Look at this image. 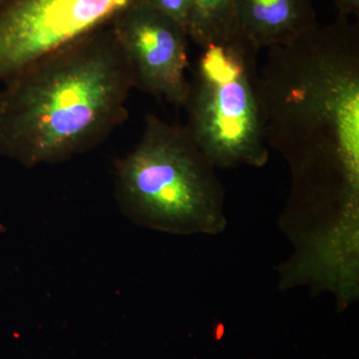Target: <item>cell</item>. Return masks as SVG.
<instances>
[{
    "mask_svg": "<svg viewBox=\"0 0 359 359\" xmlns=\"http://www.w3.org/2000/svg\"><path fill=\"white\" fill-rule=\"evenodd\" d=\"M268 144L292 172L290 209L354 222L359 203V26L316 25L269 49L259 73Z\"/></svg>",
    "mask_w": 359,
    "mask_h": 359,
    "instance_id": "1",
    "label": "cell"
},
{
    "mask_svg": "<svg viewBox=\"0 0 359 359\" xmlns=\"http://www.w3.org/2000/svg\"><path fill=\"white\" fill-rule=\"evenodd\" d=\"M0 91V154L32 168L62 162L126 120L134 87L111 25L39 59Z\"/></svg>",
    "mask_w": 359,
    "mask_h": 359,
    "instance_id": "2",
    "label": "cell"
},
{
    "mask_svg": "<svg viewBox=\"0 0 359 359\" xmlns=\"http://www.w3.org/2000/svg\"><path fill=\"white\" fill-rule=\"evenodd\" d=\"M185 127L149 115L138 145L116 168L115 195L132 222L168 233L218 231L223 189Z\"/></svg>",
    "mask_w": 359,
    "mask_h": 359,
    "instance_id": "3",
    "label": "cell"
},
{
    "mask_svg": "<svg viewBox=\"0 0 359 359\" xmlns=\"http://www.w3.org/2000/svg\"><path fill=\"white\" fill-rule=\"evenodd\" d=\"M257 53L237 30L202 47L189 81L185 129L214 167H262L268 162Z\"/></svg>",
    "mask_w": 359,
    "mask_h": 359,
    "instance_id": "4",
    "label": "cell"
},
{
    "mask_svg": "<svg viewBox=\"0 0 359 359\" xmlns=\"http://www.w3.org/2000/svg\"><path fill=\"white\" fill-rule=\"evenodd\" d=\"M143 0H0V81Z\"/></svg>",
    "mask_w": 359,
    "mask_h": 359,
    "instance_id": "5",
    "label": "cell"
},
{
    "mask_svg": "<svg viewBox=\"0 0 359 359\" xmlns=\"http://www.w3.org/2000/svg\"><path fill=\"white\" fill-rule=\"evenodd\" d=\"M133 78L134 87L185 106L188 33L176 21L147 4H136L111 23Z\"/></svg>",
    "mask_w": 359,
    "mask_h": 359,
    "instance_id": "6",
    "label": "cell"
},
{
    "mask_svg": "<svg viewBox=\"0 0 359 359\" xmlns=\"http://www.w3.org/2000/svg\"><path fill=\"white\" fill-rule=\"evenodd\" d=\"M237 29L257 50L287 45L318 25L311 0H233Z\"/></svg>",
    "mask_w": 359,
    "mask_h": 359,
    "instance_id": "7",
    "label": "cell"
},
{
    "mask_svg": "<svg viewBox=\"0 0 359 359\" xmlns=\"http://www.w3.org/2000/svg\"><path fill=\"white\" fill-rule=\"evenodd\" d=\"M237 30L233 0H194L187 33L201 48Z\"/></svg>",
    "mask_w": 359,
    "mask_h": 359,
    "instance_id": "8",
    "label": "cell"
},
{
    "mask_svg": "<svg viewBox=\"0 0 359 359\" xmlns=\"http://www.w3.org/2000/svg\"><path fill=\"white\" fill-rule=\"evenodd\" d=\"M142 2L176 21L187 32L194 0H143Z\"/></svg>",
    "mask_w": 359,
    "mask_h": 359,
    "instance_id": "9",
    "label": "cell"
},
{
    "mask_svg": "<svg viewBox=\"0 0 359 359\" xmlns=\"http://www.w3.org/2000/svg\"><path fill=\"white\" fill-rule=\"evenodd\" d=\"M339 16L349 18L351 15L358 16L359 0H335Z\"/></svg>",
    "mask_w": 359,
    "mask_h": 359,
    "instance_id": "10",
    "label": "cell"
}]
</instances>
